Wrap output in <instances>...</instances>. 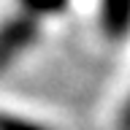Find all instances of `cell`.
<instances>
[{"label":"cell","mask_w":130,"mask_h":130,"mask_svg":"<svg viewBox=\"0 0 130 130\" xmlns=\"http://www.w3.org/2000/svg\"><path fill=\"white\" fill-rule=\"evenodd\" d=\"M100 24L111 38L130 32V0H100Z\"/></svg>","instance_id":"6da1fadb"},{"label":"cell","mask_w":130,"mask_h":130,"mask_svg":"<svg viewBox=\"0 0 130 130\" xmlns=\"http://www.w3.org/2000/svg\"><path fill=\"white\" fill-rule=\"evenodd\" d=\"M0 130H46L35 125L30 119H22V117H11V114H0Z\"/></svg>","instance_id":"7a4b0ae2"},{"label":"cell","mask_w":130,"mask_h":130,"mask_svg":"<svg viewBox=\"0 0 130 130\" xmlns=\"http://www.w3.org/2000/svg\"><path fill=\"white\" fill-rule=\"evenodd\" d=\"M30 3L38 8V11H52V8L62 6V0H30Z\"/></svg>","instance_id":"3957f363"},{"label":"cell","mask_w":130,"mask_h":130,"mask_svg":"<svg viewBox=\"0 0 130 130\" xmlns=\"http://www.w3.org/2000/svg\"><path fill=\"white\" fill-rule=\"evenodd\" d=\"M122 130H130V106H127V111H125V119H122Z\"/></svg>","instance_id":"277c9868"}]
</instances>
